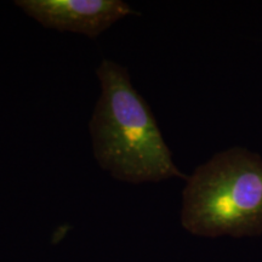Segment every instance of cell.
<instances>
[{
	"label": "cell",
	"instance_id": "3",
	"mask_svg": "<svg viewBox=\"0 0 262 262\" xmlns=\"http://www.w3.org/2000/svg\"><path fill=\"white\" fill-rule=\"evenodd\" d=\"M15 4L44 27L93 39L114 22L135 14L122 0H17Z\"/></svg>",
	"mask_w": 262,
	"mask_h": 262
},
{
	"label": "cell",
	"instance_id": "1",
	"mask_svg": "<svg viewBox=\"0 0 262 262\" xmlns=\"http://www.w3.org/2000/svg\"><path fill=\"white\" fill-rule=\"evenodd\" d=\"M101 95L89 129L98 165L130 183L186 179L172 160L152 111L131 83L129 71L104 60L97 67Z\"/></svg>",
	"mask_w": 262,
	"mask_h": 262
},
{
	"label": "cell",
	"instance_id": "2",
	"mask_svg": "<svg viewBox=\"0 0 262 262\" xmlns=\"http://www.w3.org/2000/svg\"><path fill=\"white\" fill-rule=\"evenodd\" d=\"M181 224L202 237L262 233V158L242 147L219 152L187 179Z\"/></svg>",
	"mask_w": 262,
	"mask_h": 262
}]
</instances>
